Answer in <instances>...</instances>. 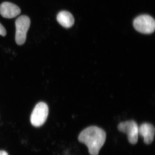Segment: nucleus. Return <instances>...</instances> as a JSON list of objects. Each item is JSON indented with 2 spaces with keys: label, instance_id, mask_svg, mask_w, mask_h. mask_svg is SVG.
Here are the masks:
<instances>
[{
  "label": "nucleus",
  "instance_id": "obj_8",
  "mask_svg": "<svg viewBox=\"0 0 155 155\" xmlns=\"http://www.w3.org/2000/svg\"><path fill=\"white\" fill-rule=\"evenodd\" d=\"M57 19L62 26L66 28L72 27L75 22V19L72 14L67 11L60 12L57 16Z\"/></svg>",
  "mask_w": 155,
  "mask_h": 155
},
{
  "label": "nucleus",
  "instance_id": "obj_4",
  "mask_svg": "<svg viewBox=\"0 0 155 155\" xmlns=\"http://www.w3.org/2000/svg\"><path fill=\"white\" fill-rule=\"evenodd\" d=\"M133 25L137 31L146 34L153 33L155 29L154 19L149 15H142L137 17Z\"/></svg>",
  "mask_w": 155,
  "mask_h": 155
},
{
  "label": "nucleus",
  "instance_id": "obj_10",
  "mask_svg": "<svg viewBox=\"0 0 155 155\" xmlns=\"http://www.w3.org/2000/svg\"><path fill=\"white\" fill-rule=\"evenodd\" d=\"M0 155H9L8 153L5 150H0Z\"/></svg>",
  "mask_w": 155,
  "mask_h": 155
},
{
  "label": "nucleus",
  "instance_id": "obj_7",
  "mask_svg": "<svg viewBox=\"0 0 155 155\" xmlns=\"http://www.w3.org/2000/svg\"><path fill=\"white\" fill-rule=\"evenodd\" d=\"M21 13L19 7L13 3L5 2L0 5V14L4 18L11 19L17 17Z\"/></svg>",
  "mask_w": 155,
  "mask_h": 155
},
{
  "label": "nucleus",
  "instance_id": "obj_5",
  "mask_svg": "<svg viewBox=\"0 0 155 155\" xmlns=\"http://www.w3.org/2000/svg\"><path fill=\"white\" fill-rule=\"evenodd\" d=\"M118 129L120 132L127 134L128 141L130 144L134 145L138 141V126L134 120H128L119 123Z\"/></svg>",
  "mask_w": 155,
  "mask_h": 155
},
{
  "label": "nucleus",
  "instance_id": "obj_3",
  "mask_svg": "<svg viewBox=\"0 0 155 155\" xmlns=\"http://www.w3.org/2000/svg\"><path fill=\"white\" fill-rule=\"evenodd\" d=\"M49 108L46 103L41 102L37 104L30 117L31 125L35 127L43 125L48 116Z\"/></svg>",
  "mask_w": 155,
  "mask_h": 155
},
{
  "label": "nucleus",
  "instance_id": "obj_6",
  "mask_svg": "<svg viewBox=\"0 0 155 155\" xmlns=\"http://www.w3.org/2000/svg\"><path fill=\"white\" fill-rule=\"evenodd\" d=\"M155 133V127L150 123H143L138 127V134L143 137L145 144L149 145L152 143L154 139Z\"/></svg>",
  "mask_w": 155,
  "mask_h": 155
},
{
  "label": "nucleus",
  "instance_id": "obj_2",
  "mask_svg": "<svg viewBox=\"0 0 155 155\" xmlns=\"http://www.w3.org/2000/svg\"><path fill=\"white\" fill-rule=\"evenodd\" d=\"M30 24V19L25 15L20 16L16 20L15 41L17 45H21L25 43Z\"/></svg>",
  "mask_w": 155,
  "mask_h": 155
},
{
  "label": "nucleus",
  "instance_id": "obj_1",
  "mask_svg": "<svg viewBox=\"0 0 155 155\" xmlns=\"http://www.w3.org/2000/svg\"><path fill=\"white\" fill-rule=\"evenodd\" d=\"M107 134L102 128L96 126L87 127L78 137V141L87 147L90 155H98L105 142Z\"/></svg>",
  "mask_w": 155,
  "mask_h": 155
},
{
  "label": "nucleus",
  "instance_id": "obj_9",
  "mask_svg": "<svg viewBox=\"0 0 155 155\" xmlns=\"http://www.w3.org/2000/svg\"><path fill=\"white\" fill-rule=\"evenodd\" d=\"M7 34V31L5 27L0 23V35L5 36Z\"/></svg>",
  "mask_w": 155,
  "mask_h": 155
}]
</instances>
